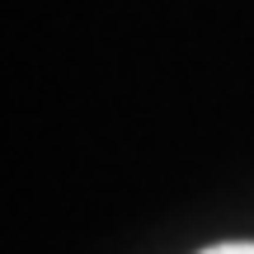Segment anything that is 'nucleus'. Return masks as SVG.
<instances>
[{
	"mask_svg": "<svg viewBox=\"0 0 254 254\" xmlns=\"http://www.w3.org/2000/svg\"><path fill=\"white\" fill-rule=\"evenodd\" d=\"M202 254H254V240H226V245H212Z\"/></svg>",
	"mask_w": 254,
	"mask_h": 254,
	"instance_id": "1",
	"label": "nucleus"
}]
</instances>
